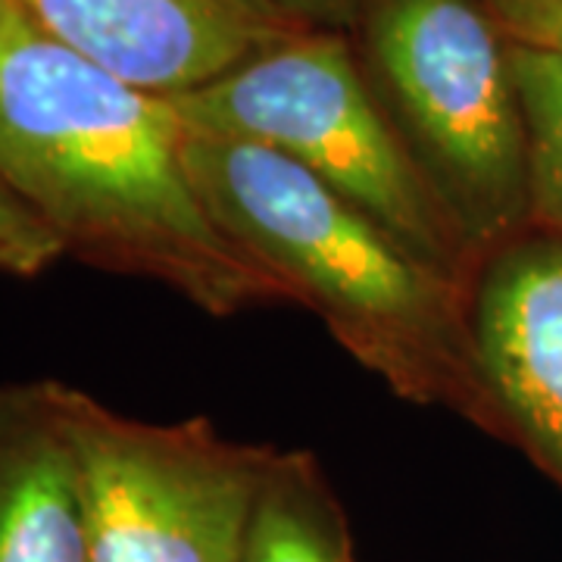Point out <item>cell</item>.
<instances>
[{
	"label": "cell",
	"mask_w": 562,
	"mask_h": 562,
	"mask_svg": "<svg viewBox=\"0 0 562 562\" xmlns=\"http://www.w3.org/2000/svg\"><path fill=\"white\" fill-rule=\"evenodd\" d=\"M169 98L41 32L13 3L0 29V179L81 260L160 281L206 316L288 303L222 235L181 157Z\"/></svg>",
	"instance_id": "6da1fadb"
},
{
	"label": "cell",
	"mask_w": 562,
	"mask_h": 562,
	"mask_svg": "<svg viewBox=\"0 0 562 562\" xmlns=\"http://www.w3.org/2000/svg\"><path fill=\"white\" fill-rule=\"evenodd\" d=\"M181 157L222 235L313 310L401 401L503 435L472 341V288L416 257L297 162L184 125Z\"/></svg>",
	"instance_id": "7a4b0ae2"
},
{
	"label": "cell",
	"mask_w": 562,
	"mask_h": 562,
	"mask_svg": "<svg viewBox=\"0 0 562 562\" xmlns=\"http://www.w3.org/2000/svg\"><path fill=\"white\" fill-rule=\"evenodd\" d=\"M372 91L484 262L531 220L528 138L509 38L482 0H366Z\"/></svg>",
	"instance_id": "3957f363"
},
{
	"label": "cell",
	"mask_w": 562,
	"mask_h": 562,
	"mask_svg": "<svg viewBox=\"0 0 562 562\" xmlns=\"http://www.w3.org/2000/svg\"><path fill=\"white\" fill-rule=\"evenodd\" d=\"M169 101L191 128L279 150L357 203L416 257L475 284L482 260L447 216L338 35L303 29Z\"/></svg>",
	"instance_id": "277c9868"
},
{
	"label": "cell",
	"mask_w": 562,
	"mask_h": 562,
	"mask_svg": "<svg viewBox=\"0 0 562 562\" xmlns=\"http://www.w3.org/2000/svg\"><path fill=\"white\" fill-rule=\"evenodd\" d=\"M63 406L91 562H241L276 447L228 441L203 416L128 419L72 384Z\"/></svg>",
	"instance_id": "5b68a950"
},
{
	"label": "cell",
	"mask_w": 562,
	"mask_h": 562,
	"mask_svg": "<svg viewBox=\"0 0 562 562\" xmlns=\"http://www.w3.org/2000/svg\"><path fill=\"white\" fill-rule=\"evenodd\" d=\"M50 38L160 98L198 91L303 32L272 0H13Z\"/></svg>",
	"instance_id": "8992f818"
},
{
	"label": "cell",
	"mask_w": 562,
	"mask_h": 562,
	"mask_svg": "<svg viewBox=\"0 0 562 562\" xmlns=\"http://www.w3.org/2000/svg\"><path fill=\"white\" fill-rule=\"evenodd\" d=\"M472 341L503 435L562 484V238L516 235L472 284Z\"/></svg>",
	"instance_id": "52a82bcc"
},
{
	"label": "cell",
	"mask_w": 562,
	"mask_h": 562,
	"mask_svg": "<svg viewBox=\"0 0 562 562\" xmlns=\"http://www.w3.org/2000/svg\"><path fill=\"white\" fill-rule=\"evenodd\" d=\"M0 562H91L63 382L0 384Z\"/></svg>",
	"instance_id": "ba28073f"
},
{
	"label": "cell",
	"mask_w": 562,
	"mask_h": 562,
	"mask_svg": "<svg viewBox=\"0 0 562 562\" xmlns=\"http://www.w3.org/2000/svg\"><path fill=\"white\" fill-rule=\"evenodd\" d=\"M241 562H357L347 513L310 450H276Z\"/></svg>",
	"instance_id": "9c48e42d"
},
{
	"label": "cell",
	"mask_w": 562,
	"mask_h": 562,
	"mask_svg": "<svg viewBox=\"0 0 562 562\" xmlns=\"http://www.w3.org/2000/svg\"><path fill=\"white\" fill-rule=\"evenodd\" d=\"M528 138L531 220L562 235V60L509 41Z\"/></svg>",
	"instance_id": "30bf717a"
},
{
	"label": "cell",
	"mask_w": 562,
	"mask_h": 562,
	"mask_svg": "<svg viewBox=\"0 0 562 562\" xmlns=\"http://www.w3.org/2000/svg\"><path fill=\"white\" fill-rule=\"evenodd\" d=\"M63 254L57 232L0 179V276L35 279Z\"/></svg>",
	"instance_id": "8fae6325"
},
{
	"label": "cell",
	"mask_w": 562,
	"mask_h": 562,
	"mask_svg": "<svg viewBox=\"0 0 562 562\" xmlns=\"http://www.w3.org/2000/svg\"><path fill=\"white\" fill-rule=\"evenodd\" d=\"M484 10L513 44L562 60V0H482Z\"/></svg>",
	"instance_id": "7c38bea8"
},
{
	"label": "cell",
	"mask_w": 562,
	"mask_h": 562,
	"mask_svg": "<svg viewBox=\"0 0 562 562\" xmlns=\"http://www.w3.org/2000/svg\"><path fill=\"white\" fill-rule=\"evenodd\" d=\"M281 13L301 29H319L328 32V25L353 20L366 0H272Z\"/></svg>",
	"instance_id": "4fadbf2b"
},
{
	"label": "cell",
	"mask_w": 562,
	"mask_h": 562,
	"mask_svg": "<svg viewBox=\"0 0 562 562\" xmlns=\"http://www.w3.org/2000/svg\"><path fill=\"white\" fill-rule=\"evenodd\" d=\"M10 10H13V0H0V29H3V22L10 16Z\"/></svg>",
	"instance_id": "5bb4252c"
}]
</instances>
